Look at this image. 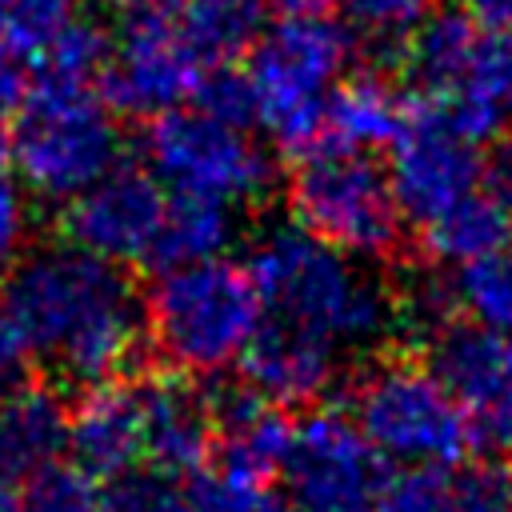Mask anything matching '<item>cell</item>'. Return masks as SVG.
<instances>
[{
	"label": "cell",
	"mask_w": 512,
	"mask_h": 512,
	"mask_svg": "<svg viewBox=\"0 0 512 512\" xmlns=\"http://www.w3.org/2000/svg\"><path fill=\"white\" fill-rule=\"evenodd\" d=\"M244 268L256 284L264 320L288 324L328 348L372 344L400 328L396 292L364 276L352 256L300 224L260 236Z\"/></svg>",
	"instance_id": "cell-1"
},
{
	"label": "cell",
	"mask_w": 512,
	"mask_h": 512,
	"mask_svg": "<svg viewBox=\"0 0 512 512\" xmlns=\"http://www.w3.org/2000/svg\"><path fill=\"white\" fill-rule=\"evenodd\" d=\"M264 308L244 264L212 256L156 272L144 296V332L164 368L184 376H216L236 368Z\"/></svg>",
	"instance_id": "cell-2"
},
{
	"label": "cell",
	"mask_w": 512,
	"mask_h": 512,
	"mask_svg": "<svg viewBox=\"0 0 512 512\" xmlns=\"http://www.w3.org/2000/svg\"><path fill=\"white\" fill-rule=\"evenodd\" d=\"M352 36L344 24L320 16H280L248 48L244 80L252 92V124L288 156L320 152L324 100L344 80L352 60Z\"/></svg>",
	"instance_id": "cell-3"
},
{
	"label": "cell",
	"mask_w": 512,
	"mask_h": 512,
	"mask_svg": "<svg viewBox=\"0 0 512 512\" xmlns=\"http://www.w3.org/2000/svg\"><path fill=\"white\" fill-rule=\"evenodd\" d=\"M12 120V168L44 200H72L120 164L124 140L100 84L36 76Z\"/></svg>",
	"instance_id": "cell-4"
},
{
	"label": "cell",
	"mask_w": 512,
	"mask_h": 512,
	"mask_svg": "<svg viewBox=\"0 0 512 512\" xmlns=\"http://www.w3.org/2000/svg\"><path fill=\"white\" fill-rule=\"evenodd\" d=\"M380 460L448 468L476 448L472 412L416 356H380L352 384V412Z\"/></svg>",
	"instance_id": "cell-5"
},
{
	"label": "cell",
	"mask_w": 512,
	"mask_h": 512,
	"mask_svg": "<svg viewBox=\"0 0 512 512\" xmlns=\"http://www.w3.org/2000/svg\"><path fill=\"white\" fill-rule=\"evenodd\" d=\"M404 56L420 96L468 140L512 128V32L484 28L468 12H436L424 16Z\"/></svg>",
	"instance_id": "cell-6"
},
{
	"label": "cell",
	"mask_w": 512,
	"mask_h": 512,
	"mask_svg": "<svg viewBox=\"0 0 512 512\" xmlns=\"http://www.w3.org/2000/svg\"><path fill=\"white\" fill-rule=\"evenodd\" d=\"M292 220L316 240L364 260L404 256V212L396 204L388 168L368 152L320 148L300 156L288 180Z\"/></svg>",
	"instance_id": "cell-7"
},
{
	"label": "cell",
	"mask_w": 512,
	"mask_h": 512,
	"mask_svg": "<svg viewBox=\"0 0 512 512\" xmlns=\"http://www.w3.org/2000/svg\"><path fill=\"white\" fill-rule=\"evenodd\" d=\"M144 168L172 192H200L236 204H264L272 196V160L248 128L192 108H168L148 120Z\"/></svg>",
	"instance_id": "cell-8"
},
{
	"label": "cell",
	"mask_w": 512,
	"mask_h": 512,
	"mask_svg": "<svg viewBox=\"0 0 512 512\" xmlns=\"http://www.w3.org/2000/svg\"><path fill=\"white\" fill-rule=\"evenodd\" d=\"M280 476L296 512H376L384 488L380 452L340 408H312L292 424Z\"/></svg>",
	"instance_id": "cell-9"
},
{
	"label": "cell",
	"mask_w": 512,
	"mask_h": 512,
	"mask_svg": "<svg viewBox=\"0 0 512 512\" xmlns=\"http://www.w3.org/2000/svg\"><path fill=\"white\" fill-rule=\"evenodd\" d=\"M204 72L208 64L184 40L176 20L164 8H144L132 12V20L112 40L100 76V96L108 100L112 112L152 120L192 100Z\"/></svg>",
	"instance_id": "cell-10"
},
{
	"label": "cell",
	"mask_w": 512,
	"mask_h": 512,
	"mask_svg": "<svg viewBox=\"0 0 512 512\" xmlns=\"http://www.w3.org/2000/svg\"><path fill=\"white\" fill-rule=\"evenodd\" d=\"M388 180L404 220L428 224L460 196L476 192L484 180L480 144L468 140L432 100L404 108V124L392 140Z\"/></svg>",
	"instance_id": "cell-11"
},
{
	"label": "cell",
	"mask_w": 512,
	"mask_h": 512,
	"mask_svg": "<svg viewBox=\"0 0 512 512\" xmlns=\"http://www.w3.org/2000/svg\"><path fill=\"white\" fill-rule=\"evenodd\" d=\"M168 204V188L144 164H116L96 184L64 200L60 228L64 240L112 260V264H144L152 236L160 228Z\"/></svg>",
	"instance_id": "cell-12"
},
{
	"label": "cell",
	"mask_w": 512,
	"mask_h": 512,
	"mask_svg": "<svg viewBox=\"0 0 512 512\" xmlns=\"http://www.w3.org/2000/svg\"><path fill=\"white\" fill-rule=\"evenodd\" d=\"M140 388V420H144V452L140 464L168 476L188 480L212 460V404L208 388L176 368L136 372Z\"/></svg>",
	"instance_id": "cell-13"
},
{
	"label": "cell",
	"mask_w": 512,
	"mask_h": 512,
	"mask_svg": "<svg viewBox=\"0 0 512 512\" xmlns=\"http://www.w3.org/2000/svg\"><path fill=\"white\" fill-rule=\"evenodd\" d=\"M144 452L136 372L100 380L76 392L68 408V456L96 480H116L136 468Z\"/></svg>",
	"instance_id": "cell-14"
},
{
	"label": "cell",
	"mask_w": 512,
	"mask_h": 512,
	"mask_svg": "<svg viewBox=\"0 0 512 512\" xmlns=\"http://www.w3.org/2000/svg\"><path fill=\"white\" fill-rule=\"evenodd\" d=\"M208 404H212V428H216L208 464L240 480L272 484V476H280L284 468L296 420L280 404L252 392L244 380L220 392L212 388Z\"/></svg>",
	"instance_id": "cell-15"
},
{
	"label": "cell",
	"mask_w": 512,
	"mask_h": 512,
	"mask_svg": "<svg viewBox=\"0 0 512 512\" xmlns=\"http://www.w3.org/2000/svg\"><path fill=\"white\" fill-rule=\"evenodd\" d=\"M236 372L252 392L280 408H312L336 380V348L288 324L260 320L236 360Z\"/></svg>",
	"instance_id": "cell-16"
},
{
	"label": "cell",
	"mask_w": 512,
	"mask_h": 512,
	"mask_svg": "<svg viewBox=\"0 0 512 512\" xmlns=\"http://www.w3.org/2000/svg\"><path fill=\"white\" fill-rule=\"evenodd\" d=\"M428 336V368L468 412L484 416L512 396V332L452 316Z\"/></svg>",
	"instance_id": "cell-17"
},
{
	"label": "cell",
	"mask_w": 512,
	"mask_h": 512,
	"mask_svg": "<svg viewBox=\"0 0 512 512\" xmlns=\"http://www.w3.org/2000/svg\"><path fill=\"white\" fill-rule=\"evenodd\" d=\"M68 452V404L56 384L32 376L0 396V480L20 484Z\"/></svg>",
	"instance_id": "cell-18"
},
{
	"label": "cell",
	"mask_w": 512,
	"mask_h": 512,
	"mask_svg": "<svg viewBox=\"0 0 512 512\" xmlns=\"http://www.w3.org/2000/svg\"><path fill=\"white\" fill-rule=\"evenodd\" d=\"M232 232H236V208L228 200L200 196V192H168L160 228L140 268L156 276L180 264L224 256V248L232 244Z\"/></svg>",
	"instance_id": "cell-19"
},
{
	"label": "cell",
	"mask_w": 512,
	"mask_h": 512,
	"mask_svg": "<svg viewBox=\"0 0 512 512\" xmlns=\"http://www.w3.org/2000/svg\"><path fill=\"white\" fill-rule=\"evenodd\" d=\"M404 100L380 76H348L324 100L320 148L340 152H376L396 140L404 124Z\"/></svg>",
	"instance_id": "cell-20"
},
{
	"label": "cell",
	"mask_w": 512,
	"mask_h": 512,
	"mask_svg": "<svg viewBox=\"0 0 512 512\" xmlns=\"http://www.w3.org/2000/svg\"><path fill=\"white\" fill-rule=\"evenodd\" d=\"M512 240V212L492 192H468L420 224V252L432 264H464Z\"/></svg>",
	"instance_id": "cell-21"
},
{
	"label": "cell",
	"mask_w": 512,
	"mask_h": 512,
	"mask_svg": "<svg viewBox=\"0 0 512 512\" xmlns=\"http://www.w3.org/2000/svg\"><path fill=\"white\" fill-rule=\"evenodd\" d=\"M268 0H168V16L196 48V56L212 64H232L252 48L264 28Z\"/></svg>",
	"instance_id": "cell-22"
},
{
	"label": "cell",
	"mask_w": 512,
	"mask_h": 512,
	"mask_svg": "<svg viewBox=\"0 0 512 512\" xmlns=\"http://www.w3.org/2000/svg\"><path fill=\"white\" fill-rule=\"evenodd\" d=\"M448 292L456 304V316H468L472 324L512 332V240L456 264L448 276Z\"/></svg>",
	"instance_id": "cell-23"
},
{
	"label": "cell",
	"mask_w": 512,
	"mask_h": 512,
	"mask_svg": "<svg viewBox=\"0 0 512 512\" xmlns=\"http://www.w3.org/2000/svg\"><path fill=\"white\" fill-rule=\"evenodd\" d=\"M336 8L352 44H364L376 56L404 52L428 16V0H336Z\"/></svg>",
	"instance_id": "cell-24"
},
{
	"label": "cell",
	"mask_w": 512,
	"mask_h": 512,
	"mask_svg": "<svg viewBox=\"0 0 512 512\" xmlns=\"http://www.w3.org/2000/svg\"><path fill=\"white\" fill-rule=\"evenodd\" d=\"M112 52V36L88 20V16H72L36 56V76H56V80H72V84H100L104 64Z\"/></svg>",
	"instance_id": "cell-25"
},
{
	"label": "cell",
	"mask_w": 512,
	"mask_h": 512,
	"mask_svg": "<svg viewBox=\"0 0 512 512\" xmlns=\"http://www.w3.org/2000/svg\"><path fill=\"white\" fill-rule=\"evenodd\" d=\"M100 480L72 460H52L16 484V512H100Z\"/></svg>",
	"instance_id": "cell-26"
},
{
	"label": "cell",
	"mask_w": 512,
	"mask_h": 512,
	"mask_svg": "<svg viewBox=\"0 0 512 512\" xmlns=\"http://www.w3.org/2000/svg\"><path fill=\"white\" fill-rule=\"evenodd\" d=\"M184 496L192 512H296L284 492H272V484L240 480L212 464L188 476Z\"/></svg>",
	"instance_id": "cell-27"
},
{
	"label": "cell",
	"mask_w": 512,
	"mask_h": 512,
	"mask_svg": "<svg viewBox=\"0 0 512 512\" xmlns=\"http://www.w3.org/2000/svg\"><path fill=\"white\" fill-rule=\"evenodd\" d=\"M100 512H192L180 480L152 468H128L100 492Z\"/></svg>",
	"instance_id": "cell-28"
},
{
	"label": "cell",
	"mask_w": 512,
	"mask_h": 512,
	"mask_svg": "<svg viewBox=\"0 0 512 512\" xmlns=\"http://www.w3.org/2000/svg\"><path fill=\"white\" fill-rule=\"evenodd\" d=\"M376 512H460L456 480L444 468H404L384 480Z\"/></svg>",
	"instance_id": "cell-29"
},
{
	"label": "cell",
	"mask_w": 512,
	"mask_h": 512,
	"mask_svg": "<svg viewBox=\"0 0 512 512\" xmlns=\"http://www.w3.org/2000/svg\"><path fill=\"white\" fill-rule=\"evenodd\" d=\"M16 44L36 60L40 48L76 16L80 0H0Z\"/></svg>",
	"instance_id": "cell-30"
},
{
	"label": "cell",
	"mask_w": 512,
	"mask_h": 512,
	"mask_svg": "<svg viewBox=\"0 0 512 512\" xmlns=\"http://www.w3.org/2000/svg\"><path fill=\"white\" fill-rule=\"evenodd\" d=\"M192 104L216 120H228V124H240L248 128L252 124V92H248V80H244V68H232V64H212L196 92H192Z\"/></svg>",
	"instance_id": "cell-31"
},
{
	"label": "cell",
	"mask_w": 512,
	"mask_h": 512,
	"mask_svg": "<svg viewBox=\"0 0 512 512\" xmlns=\"http://www.w3.org/2000/svg\"><path fill=\"white\" fill-rule=\"evenodd\" d=\"M24 232H28V208H24V192H20V184H16V168H12V156H8V140L0 136V280H4L8 268L20 260Z\"/></svg>",
	"instance_id": "cell-32"
},
{
	"label": "cell",
	"mask_w": 512,
	"mask_h": 512,
	"mask_svg": "<svg viewBox=\"0 0 512 512\" xmlns=\"http://www.w3.org/2000/svg\"><path fill=\"white\" fill-rule=\"evenodd\" d=\"M460 512H512V468L508 464H476L456 480Z\"/></svg>",
	"instance_id": "cell-33"
},
{
	"label": "cell",
	"mask_w": 512,
	"mask_h": 512,
	"mask_svg": "<svg viewBox=\"0 0 512 512\" xmlns=\"http://www.w3.org/2000/svg\"><path fill=\"white\" fill-rule=\"evenodd\" d=\"M484 172L492 180V196L512 212V128H504L496 136V148H492V160Z\"/></svg>",
	"instance_id": "cell-34"
},
{
	"label": "cell",
	"mask_w": 512,
	"mask_h": 512,
	"mask_svg": "<svg viewBox=\"0 0 512 512\" xmlns=\"http://www.w3.org/2000/svg\"><path fill=\"white\" fill-rule=\"evenodd\" d=\"M484 432H488V440L500 448V456L512 464V396L500 400L492 412H484Z\"/></svg>",
	"instance_id": "cell-35"
},
{
	"label": "cell",
	"mask_w": 512,
	"mask_h": 512,
	"mask_svg": "<svg viewBox=\"0 0 512 512\" xmlns=\"http://www.w3.org/2000/svg\"><path fill=\"white\" fill-rule=\"evenodd\" d=\"M464 12L496 32H512V0H464Z\"/></svg>",
	"instance_id": "cell-36"
},
{
	"label": "cell",
	"mask_w": 512,
	"mask_h": 512,
	"mask_svg": "<svg viewBox=\"0 0 512 512\" xmlns=\"http://www.w3.org/2000/svg\"><path fill=\"white\" fill-rule=\"evenodd\" d=\"M280 16H320L328 0H268Z\"/></svg>",
	"instance_id": "cell-37"
},
{
	"label": "cell",
	"mask_w": 512,
	"mask_h": 512,
	"mask_svg": "<svg viewBox=\"0 0 512 512\" xmlns=\"http://www.w3.org/2000/svg\"><path fill=\"white\" fill-rule=\"evenodd\" d=\"M120 4L124 12H144V8H168V0H112Z\"/></svg>",
	"instance_id": "cell-38"
},
{
	"label": "cell",
	"mask_w": 512,
	"mask_h": 512,
	"mask_svg": "<svg viewBox=\"0 0 512 512\" xmlns=\"http://www.w3.org/2000/svg\"><path fill=\"white\" fill-rule=\"evenodd\" d=\"M0 512H16V484L0 480Z\"/></svg>",
	"instance_id": "cell-39"
}]
</instances>
